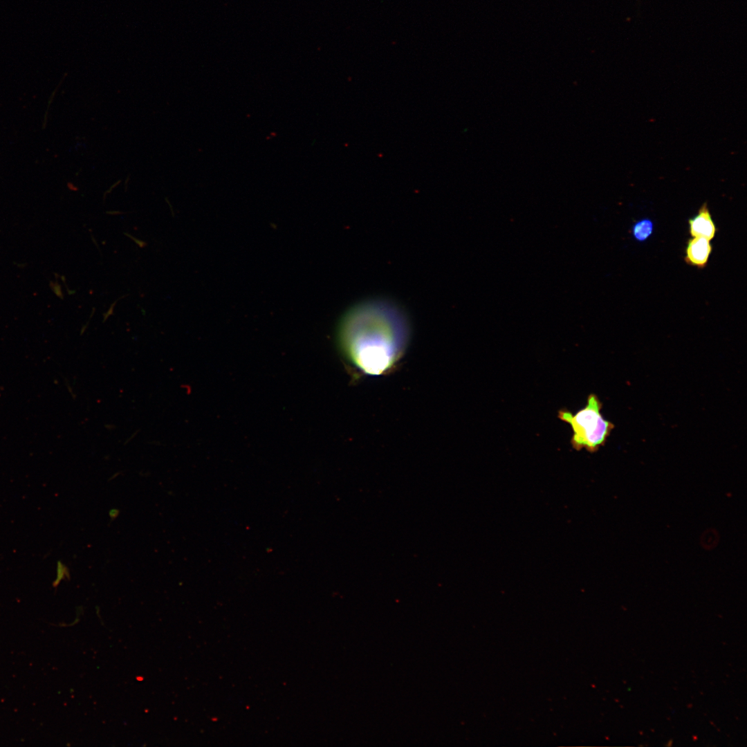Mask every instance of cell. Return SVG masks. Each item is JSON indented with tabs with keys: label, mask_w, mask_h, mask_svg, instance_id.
I'll return each instance as SVG.
<instances>
[{
	"label": "cell",
	"mask_w": 747,
	"mask_h": 747,
	"mask_svg": "<svg viewBox=\"0 0 747 747\" xmlns=\"http://www.w3.org/2000/svg\"><path fill=\"white\" fill-rule=\"evenodd\" d=\"M404 309L391 299L371 297L347 309L338 327V341L354 369L367 376L387 374L403 356L410 338Z\"/></svg>",
	"instance_id": "1"
},
{
	"label": "cell",
	"mask_w": 747,
	"mask_h": 747,
	"mask_svg": "<svg viewBox=\"0 0 747 747\" xmlns=\"http://www.w3.org/2000/svg\"><path fill=\"white\" fill-rule=\"evenodd\" d=\"M602 407V403L598 396L591 393L586 405L575 414L564 408L558 411V418L571 427L570 443L574 450L595 452L605 444L614 425L603 417Z\"/></svg>",
	"instance_id": "2"
},
{
	"label": "cell",
	"mask_w": 747,
	"mask_h": 747,
	"mask_svg": "<svg viewBox=\"0 0 747 747\" xmlns=\"http://www.w3.org/2000/svg\"><path fill=\"white\" fill-rule=\"evenodd\" d=\"M688 221V232L692 237H703L710 241L714 238L717 228L706 203Z\"/></svg>",
	"instance_id": "3"
},
{
	"label": "cell",
	"mask_w": 747,
	"mask_h": 747,
	"mask_svg": "<svg viewBox=\"0 0 747 747\" xmlns=\"http://www.w3.org/2000/svg\"><path fill=\"white\" fill-rule=\"evenodd\" d=\"M712 251L710 241L703 237H692L687 241L684 261L692 266L704 268Z\"/></svg>",
	"instance_id": "4"
},
{
	"label": "cell",
	"mask_w": 747,
	"mask_h": 747,
	"mask_svg": "<svg viewBox=\"0 0 747 747\" xmlns=\"http://www.w3.org/2000/svg\"><path fill=\"white\" fill-rule=\"evenodd\" d=\"M654 223L649 219H643L636 221L631 229L633 237L638 241H646L653 233Z\"/></svg>",
	"instance_id": "5"
},
{
	"label": "cell",
	"mask_w": 747,
	"mask_h": 747,
	"mask_svg": "<svg viewBox=\"0 0 747 747\" xmlns=\"http://www.w3.org/2000/svg\"><path fill=\"white\" fill-rule=\"evenodd\" d=\"M139 432H140V430H136L135 432H133V433H132V434H131V435H130V436H129V437H127V439L125 440V441H124V444H127V443H130V442H131V441H132V440H133V439H134V438H135V437H136V436H137V434H138Z\"/></svg>",
	"instance_id": "6"
},
{
	"label": "cell",
	"mask_w": 747,
	"mask_h": 747,
	"mask_svg": "<svg viewBox=\"0 0 747 747\" xmlns=\"http://www.w3.org/2000/svg\"><path fill=\"white\" fill-rule=\"evenodd\" d=\"M104 427H105L106 429H107L109 430H113V429H115L116 427V426L115 425H113V424H107V425H104Z\"/></svg>",
	"instance_id": "7"
}]
</instances>
